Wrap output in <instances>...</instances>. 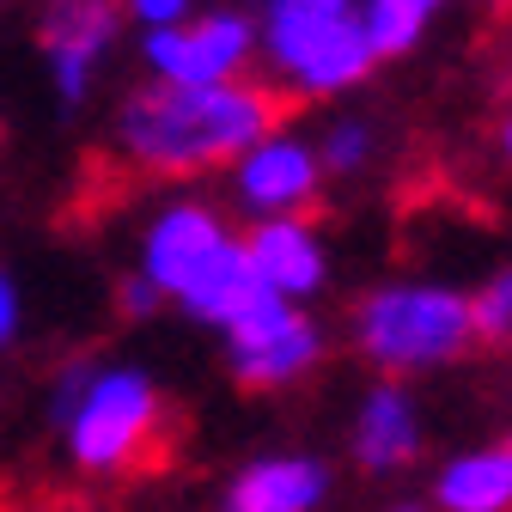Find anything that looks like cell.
Instances as JSON below:
<instances>
[{"label": "cell", "mask_w": 512, "mask_h": 512, "mask_svg": "<svg viewBox=\"0 0 512 512\" xmlns=\"http://www.w3.org/2000/svg\"><path fill=\"white\" fill-rule=\"evenodd\" d=\"M250 250V269L269 293L311 305L317 293L330 287V244L324 232L311 226V214H269V220H250L244 232Z\"/></svg>", "instance_id": "cell-11"}, {"label": "cell", "mask_w": 512, "mask_h": 512, "mask_svg": "<svg viewBox=\"0 0 512 512\" xmlns=\"http://www.w3.org/2000/svg\"><path fill=\"white\" fill-rule=\"evenodd\" d=\"M122 31V0H43L37 13V43L49 55V74L61 104H86L98 61L110 55Z\"/></svg>", "instance_id": "cell-9"}, {"label": "cell", "mask_w": 512, "mask_h": 512, "mask_svg": "<svg viewBox=\"0 0 512 512\" xmlns=\"http://www.w3.org/2000/svg\"><path fill=\"white\" fill-rule=\"evenodd\" d=\"M452 0H360V19H366V37H372V55L378 61H403L427 43V31L439 25V13Z\"/></svg>", "instance_id": "cell-14"}, {"label": "cell", "mask_w": 512, "mask_h": 512, "mask_svg": "<svg viewBox=\"0 0 512 512\" xmlns=\"http://www.w3.org/2000/svg\"><path fill=\"white\" fill-rule=\"evenodd\" d=\"M488 7H500V0H488Z\"/></svg>", "instance_id": "cell-21"}, {"label": "cell", "mask_w": 512, "mask_h": 512, "mask_svg": "<svg viewBox=\"0 0 512 512\" xmlns=\"http://www.w3.org/2000/svg\"><path fill=\"white\" fill-rule=\"evenodd\" d=\"M61 445H68V464L92 482H116V476H135L153 445L165 439V397L153 372L141 366H98L86 391L74 397V409L55 421Z\"/></svg>", "instance_id": "cell-5"}, {"label": "cell", "mask_w": 512, "mask_h": 512, "mask_svg": "<svg viewBox=\"0 0 512 512\" xmlns=\"http://www.w3.org/2000/svg\"><path fill=\"white\" fill-rule=\"evenodd\" d=\"M506 452H512V439H506Z\"/></svg>", "instance_id": "cell-22"}, {"label": "cell", "mask_w": 512, "mask_h": 512, "mask_svg": "<svg viewBox=\"0 0 512 512\" xmlns=\"http://www.w3.org/2000/svg\"><path fill=\"white\" fill-rule=\"evenodd\" d=\"M256 61L287 98L324 104L372 80L378 55L360 19V0H263L256 13Z\"/></svg>", "instance_id": "cell-3"}, {"label": "cell", "mask_w": 512, "mask_h": 512, "mask_svg": "<svg viewBox=\"0 0 512 512\" xmlns=\"http://www.w3.org/2000/svg\"><path fill=\"white\" fill-rule=\"evenodd\" d=\"M500 159H506V165H512V110H506V116H500Z\"/></svg>", "instance_id": "cell-20"}, {"label": "cell", "mask_w": 512, "mask_h": 512, "mask_svg": "<svg viewBox=\"0 0 512 512\" xmlns=\"http://www.w3.org/2000/svg\"><path fill=\"white\" fill-rule=\"evenodd\" d=\"M427 445V421H421V403L403 378H384L354 403V421H348V464L366 476V482H391L403 470H415Z\"/></svg>", "instance_id": "cell-10"}, {"label": "cell", "mask_w": 512, "mask_h": 512, "mask_svg": "<svg viewBox=\"0 0 512 512\" xmlns=\"http://www.w3.org/2000/svg\"><path fill=\"white\" fill-rule=\"evenodd\" d=\"M330 494H336V470L324 458H311V452H269V458H250L226 482L220 506H232V512H317Z\"/></svg>", "instance_id": "cell-12"}, {"label": "cell", "mask_w": 512, "mask_h": 512, "mask_svg": "<svg viewBox=\"0 0 512 512\" xmlns=\"http://www.w3.org/2000/svg\"><path fill=\"white\" fill-rule=\"evenodd\" d=\"M141 275L165 293V305H183L196 324L220 330L226 317L263 287L250 269V250H244V232L226 226L220 208L208 202H165L147 232H141Z\"/></svg>", "instance_id": "cell-2"}, {"label": "cell", "mask_w": 512, "mask_h": 512, "mask_svg": "<svg viewBox=\"0 0 512 512\" xmlns=\"http://www.w3.org/2000/svg\"><path fill=\"white\" fill-rule=\"evenodd\" d=\"M311 141H317V165H324L330 183H354L378 159V128L366 116H336V122H324V135H311Z\"/></svg>", "instance_id": "cell-15"}, {"label": "cell", "mask_w": 512, "mask_h": 512, "mask_svg": "<svg viewBox=\"0 0 512 512\" xmlns=\"http://www.w3.org/2000/svg\"><path fill=\"white\" fill-rule=\"evenodd\" d=\"M281 122V92L263 80H153L135 86L110 116V147L141 177L226 171L263 128Z\"/></svg>", "instance_id": "cell-1"}, {"label": "cell", "mask_w": 512, "mask_h": 512, "mask_svg": "<svg viewBox=\"0 0 512 512\" xmlns=\"http://www.w3.org/2000/svg\"><path fill=\"white\" fill-rule=\"evenodd\" d=\"M348 336H354V354L384 378L439 372V366L464 360L476 342L470 293L445 287V281H421V275L366 287L348 311Z\"/></svg>", "instance_id": "cell-4"}, {"label": "cell", "mask_w": 512, "mask_h": 512, "mask_svg": "<svg viewBox=\"0 0 512 512\" xmlns=\"http://www.w3.org/2000/svg\"><path fill=\"white\" fill-rule=\"evenodd\" d=\"M470 324H476V342H512V269H494L470 293Z\"/></svg>", "instance_id": "cell-16"}, {"label": "cell", "mask_w": 512, "mask_h": 512, "mask_svg": "<svg viewBox=\"0 0 512 512\" xmlns=\"http://www.w3.org/2000/svg\"><path fill=\"white\" fill-rule=\"evenodd\" d=\"M324 165H317V141L299 128L275 122L263 128L244 153L226 159V196L244 220H269V214H311L324 196Z\"/></svg>", "instance_id": "cell-7"}, {"label": "cell", "mask_w": 512, "mask_h": 512, "mask_svg": "<svg viewBox=\"0 0 512 512\" xmlns=\"http://www.w3.org/2000/svg\"><path fill=\"white\" fill-rule=\"evenodd\" d=\"M433 506L439 512H506L512 506V452L506 445H470L433 470Z\"/></svg>", "instance_id": "cell-13"}, {"label": "cell", "mask_w": 512, "mask_h": 512, "mask_svg": "<svg viewBox=\"0 0 512 512\" xmlns=\"http://www.w3.org/2000/svg\"><path fill=\"white\" fill-rule=\"evenodd\" d=\"M116 305H122V317H153V311L165 305V293H159L147 275H128L122 293H116Z\"/></svg>", "instance_id": "cell-18"}, {"label": "cell", "mask_w": 512, "mask_h": 512, "mask_svg": "<svg viewBox=\"0 0 512 512\" xmlns=\"http://www.w3.org/2000/svg\"><path fill=\"white\" fill-rule=\"evenodd\" d=\"M13 336H19V287L0 275V348H7Z\"/></svg>", "instance_id": "cell-19"}, {"label": "cell", "mask_w": 512, "mask_h": 512, "mask_svg": "<svg viewBox=\"0 0 512 512\" xmlns=\"http://www.w3.org/2000/svg\"><path fill=\"white\" fill-rule=\"evenodd\" d=\"M220 348H226V372L244 391H287V384H299L324 366L330 342H324V324L299 299L256 287L220 324Z\"/></svg>", "instance_id": "cell-6"}, {"label": "cell", "mask_w": 512, "mask_h": 512, "mask_svg": "<svg viewBox=\"0 0 512 512\" xmlns=\"http://www.w3.org/2000/svg\"><path fill=\"white\" fill-rule=\"evenodd\" d=\"M141 68L153 80H238L256 68V19L244 7L183 13L141 31Z\"/></svg>", "instance_id": "cell-8"}, {"label": "cell", "mask_w": 512, "mask_h": 512, "mask_svg": "<svg viewBox=\"0 0 512 512\" xmlns=\"http://www.w3.org/2000/svg\"><path fill=\"white\" fill-rule=\"evenodd\" d=\"M183 13H196V0H122V19H135L141 31L147 25H171Z\"/></svg>", "instance_id": "cell-17"}]
</instances>
